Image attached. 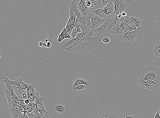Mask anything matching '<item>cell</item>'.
Here are the masks:
<instances>
[{"label": "cell", "mask_w": 160, "mask_h": 118, "mask_svg": "<svg viewBox=\"0 0 160 118\" xmlns=\"http://www.w3.org/2000/svg\"><path fill=\"white\" fill-rule=\"evenodd\" d=\"M4 90L5 96L8 101V107L11 106L20 105L18 103L19 99L18 98L15 94L13 95L11 94L5 86L4 88Z\"/></svg>", "instance_id": "9c48e42d"}, {"label": "cell", "mask_w": 160, "mask_h": 118, "mask_svg": "<svg viewBox=\"0 0 160 118\" xmlns=\"http://www.w3.org/2000/svg\"><path fill=\"white\" fill-rule=\"evenodd\" d=\"M82 21V18L76 17V20L75 26H79Z\"/></svg>", "instance_id": "f35d334b"}, {"label": "cell", "mask_w": 160, "mask_h": 118, "mask_svg": "<svg viewBox=\"0 0 160 118\" xmlns=\"http://www.w3.org/2000/svg\"><path fill=\"white\" fill-rule=\"evenodd\" d=\"M131 22L134 26L136 27L137 29L141 27V21L139 18L132 16L130 17Z\"/></svg>", "instance_id": "cb8c5ba5"}, {"label": "cell", "mask_w": 160, "mask_h": 118, "mask_svg": "<svg viewBox=\"0 0 160 118\" xmlns=\"http://www.w3.org/2000/svg\"><path fill=\"white\" fill-rule=\"evenodd\" d=\"M29 118H36L35 116H34V115H32L31 114V115H30V116L29 117Z\"/></svg>", "instance_id": "f5cc1de1"}, {"label": "cell", "mask_w": 160, "mask_h": 118, "mask_svg": "<svg viewBox=\"0 0 160 118\" xmlns=\"http://www.w3.org/2000/svg\"><path fill=\"white\" fill-rule=\"evenodd\" d=\"M27 96L28 99L29 100L30 103L34 102L36 97L35 94L27 95Z\"/></svg>", "instance_id": "836d02e7"}, {"label": "cell", "mask_w": 160, "mask_h": 118, "mask_svg": "<svg viewBox=\"0 0 160 118\" xmlns=\"http://www.w3.org/2000/svg\"><path fill=\"white\" fill-rule=\"evenodd\" d=\"M65 39L63 35L60 34L58 36V38L57 41L59 43H61L62 41H63Z\"/></svg>", "instance_id": "ab89813d"}, {"label": "cell", "mask_w": 160, "mask_h": 118, "mask_svg": "<svg viewBox=\"0 0 160 118\" xmlns=\"http://www.w3.org/2000/svg\"><path fill=\"white\" fill-rule=\"evenodd\" d=\"M103 8L104 11L106 14L112 15L114 11V4L111 2Z\"/></svg>", "instance_id": "603a6c76"}, {"label": "cell", "mask_w": 160, "mask_h": 118, "mask_svg": "<svg viewBox=\"0 0 160 118\" xmlns=\"http://www.w3.org/2000/svg\"><path fill=\"white\" fill-rule=\"evenodd\" d=\"M112 26L109 19L103 23L100 27L94 29V32L92 37L96 38L97 43L99 44L101 42L105 37H109L112 34Z\"/></svg>", "instance_id": "3957f363"}, {"label": "cell", "mask_w": 160, "mask_h": 118, "mask_svg": "<svg viewBox=\"0 0 160 118\" xmlns=\"http://www.w3.org/2000/svg\"><path fill=\"white\" fill-rule=\"evenodd\" d=\"M40 118H51V115L49 113L47 112L43 116H41Z\"/></svg>", "instance_id": "b9f144b4"}, {"label": "cell", "mask_w": 160, "mask_h": 118, "mask_svg": "<svg viewBox=\"0 0 160 118\" xmlns=\"http://www.w3.org/2000/svg\"><path fill=\"white\" fill-rule=\"evenodd\" d=\"M123 118H135V115H133V113H127L123 116Z\"/></svg>", "instance_id": "74e56055"}, {"label": "cell", "mask_w": 160, "mask_h": 118, "mask_svg": "<svg viewBox=\"0 0 160 118\" xmlns=\"http://www.w3.org/2000/svg\"><path fill=\"white\" fill-rule=\"evenodd\" d=\"M126 17H123L118 18L114 17L113 16L111 17L110 20V22L111 26H120L123 23L125 22Z\"/></svg>", "instance_id": "ffe728a7"}, {"label": "cell", "mask_w": 160, "mask_h": 118, "mask_svg": "<svg viewBox=\"0 0 160 118\" xmlns=\"http://www.w3.org/2000/svg\"><path fill=\"white\" fill-rule=\"evenodd\" d=\"M34 94H35L36 97L34 103L37 105V108L38 111L40 113L42 116H43L47 112L45 109L43 104V101L45 99L43 97L40 96L39 92H37L36 90L34 92Z\"/></svg>", "instance_id": "ba28073f"}, {"label": "cell", "mask_w": 160, "mask_h": 118, "mask_svg": "<svg viewBox=\"0 0 160 118\" xmlns=\"http://www.w3.org/2000/svg\"><path fill=\"white\" fill-rule=\"evenodd\" d=\"M1 73V74H0V80H1L3 79L4 78V76L3 75V72H2V70H1V73Z\"/></svg>", "instance_id": "7dc6e473"}, {"label": "cell", "mask_w": 160, "mask_h": 118, "mask_svg": "<svg viewBox=\"0 0 160 118\" xmlns=\"http://www.w3.org/2000/svg\"><path fill=\"white\" fill-rule=\"evenodd\" d=\"M8 109L12 113L13 118H18L20 113L23 110H24L20 105L15 106H11L9 107Z\"/></svg>", "instance_id": "e0dca14e"}, {"label": "cell", "mask_w": 160, "mask_h": 118, "mask_svg": "<svg viewBox=\"0 0 160 118\" xmlns=\"http://www.w3.org/2000/svg\"><path fill=\"white\" fill-rule=\"evenodd\" d=\"M153 51L154 54L157 57L160 58V44L157 41L154 45Z\"/></svg>", "instance_id": "83f0119b"}, {"label": "cell", "mask_w": 160, "mask_h": 118, "mask_svg": "<svg viewBox=\"0 0 160 118\" xmlns=\"http://www.w3.org/2000/svg\"><path fill=\"white\" fill-rule=\"evenodd\" d=\"M69 15H70V17H69L66 25L75 26L76 20L77 17L75 14H73Z\"/></svg>", "instance_id": "484cf974"}, {"label": "cell", "mask_w": 160, "mask_h": 118, "mask_svg": "<svg viewBox=\"0 0 160 118\" xmlns=\"http://www.w3.org/2000/svg\"><path fill=\"white\" fill-rule=\"evenodd\" d=\"M89 118H123V116L117 109L109 106L100 108L95 113L93 116Z\"/></svg>", "instance_id": "5b68a950"}, {"label": "cell", "mask_w": 160, "mask_h": 118, "mask_svg": "<svg viewBox=\"0 0 160 118\" xmlns=\"http://www.w3.org/2000/svg\"><path fill=\"white\" fill-rule=\"evenodd\" d=\"M124 1L127 2V3H131L132 4H134V3L133 1H132V0H124Z\"/></svg>", "instance_id": "681fc988"}, {"label": "cell", "mask_w": 160, "mask_h": 118, "mask_svg": "<svg viewBox=\"0 0 160 118\" xmlns=\"http://www.w3.org/2000/svg\"><path fill=\"white\" fill-rule=\"evenodd\" d=\"M78 41L77 38L71 39L70 40L62 41L60 43L59 47L61 49L65 50L66 48L70 47L73 43L77 42Z\"/></svg>", "instance_id": "d6986e66"}, {"label": "cell", "mask_w": 160, "mask_h": 118, "mask_svg": "<svg viewBox=\"0 0 160 118\" xmlns=\"http://www.w3.org/2000/svg\"><path fill=\"white\" fill-rule=\"evenodd\" d=\"M69 15L75 14L76 17L82 18L83 15L79 11L77 3L76 0H73L69 6Z\"/></svg>", "instance_id": "9a60e30c"}, {"label": "cell", "mask_w": 160, "mask_h": 118, "mask_svg": "<svg viewBox=\"0 0 160 118\" xmlns=\"http://www.w3.org/2000/svg\"><path fill=\"white\" fill-rule=\"evenodd\" d=\"M74 93L80 95L83 92L87 91L89 89L86 85L84 84L79 85L76 87L72 88Z\"/></svg>", "instance_id": "7402d4cb"}, {"label": "cell", "mask_w": 160, "mask_h": 118, "mask_svg": "<svg viewBox=\"0 0 160 118\" xmlns=\"http://www.w3.org/2000/svg\"><path fill=\"white\" fill-rule=\"evenodd\" d=\"M101 2L102 7L103 8L111 3V0H101Z\"/></svg>", "instance_id": "8d00e7d4"}, {"label": "cell", "mask_w": 160, "mask_h": 118, "mask_svg": "<svg viewBox=\"0 0 160 118\" xmlns=\"http://www.w3.org/2000/svg\"><path fill=\"white\" fill-rule=\"evenodd\" d=\"M120 26L124 29H126L129 27L128 24H127L126 23H125V22L123 23L122 24L120 25Z\"/></svg>", "instance_id": "ee69618b"}, {"label": "cell", "mask_w": 160, "mask_h": 118, "mask_svg": "<svg viewBox=\"0 0 160 118\" xmlns=\"http://www.w3.org/2000/svg\"><path fill=\"white\" fill-rule=\"evenodd\" d=\"M43 47L47 48V43H43Z\"/></svg>", "instance_id": "db71d44e"}, {"label": "cell", "mask_w": 160, "mask_h": 118, "mask_svg": "<svg viewBox=\"0 0 160 118\" xmlns=\"http://www.w3.org/2000/svg\"><path fill=\"white\" fill-rule=\"evenodd\" d=\"M67 33H68V32H67V30L65 27V28H64L63 29H62V31L61 32V33L60 34H62V35H64V34H65Z\"/></svg>", "instance_id": "f6af8a7d"}, {"label": "cell", "mask_w": 160, "mask_h": 118, "mask_svg": "<svg viewBox=\"0 0 160 118\" xmlns=\"http://www.w3.org/2000/svg\"><path fill=\"white\" fill-rule=\"evenodd\" d=\"M82 32V30L80 28L79 26H75L72 32L70 35L71 36L72 38V39L75 38L76 35H77V34L78 33H81Z\"/></svg>", "instance_id": "4316f807"}, {"label": "cell", "mask_w": 160, "mask_h": 118, "mask_svg": "<svg viewBox=\"0 0 160 118\" xmlns=\"http://www.w3.org/2000/svg\"><path fill=\"white\" fill-rule=\"evenodd\" d=\"M123 11H114L112 15L114 17L120 18L123 17L122 13Z\"/></svg>", "instance_id": "1f68e13d"}, {"label": "cell", "mask_w": 160, "mask_h": 118, "mask_svg": "<svg viewBox=\"0 0 160 118\" xmlns=\"http://www.w3.org/2000/svg\"><path fill=\"white\" fill-rule=\"evenodd\" d=\"M94 32V29L86 30L81 33H78L75 38L83 41L90 40L92 38Z\"/></svg>", "instance_id": "30bf717a"}, {"label": "cell", "mask_w": 160, "mask_h": 118, "mask_svg": "<svg viewBox=\"0 0 160 118\" xmlns=\"http://www.w3.org/2000/svg\"><path fill=\"white\" fill-rule=\"evenodd\" d=\"M110 39L109 38V37H106L104 38L103 39V40H102L103 42L105 44L108 43L110 42Z\"/></svg>", "instance_id": "7bdbcfd3"}, {"label": "cell", "mask_w": 160, "mask_h": 118, "mask_svg": "<svg viewBox=\"0 0 160 118\" xmlns=\"http://www.w3.org/2000/svg\"><path fill=\"white\" fill-rule=\"evenodd\" d=\"M82 21L79 25L82 32L86 30L92 29V23L91 20L87 16H83Z\"/></svg>", "instance_id": "7c38bea8"}, {"label": "cell", "mask_w": 160, "mask_h": 118, "mask_svg": "<svg viewBox=\"0 0 160 118\" xmlns=\"http://www.w3.org/2000/svg\"><path fill=\"white\" fill-rule=\"evenodd\" d=\"M94 0H86L85 1L86 4L88 7L90 8H92L94 5Z\"/></svg>", "instance_id": "e575fe53"}, {"label": "cell", "mask_w": 160, "mask_h": 118, "mask_svg": "<svg viewBox=\"0 0 160 118\" xmlns=\"http://www.w3.org/2000/svg\"><path fill=\"white\" fill-rule=\"evenodd\" d=\"M54 109L59 114H63L66 111V108L61 104H57L54 107Z\"/></svg>", "instance_id": "d4e9b609"}, {"label": "cell", "mask_w": 160, "mask_h": 118, "mask_svg": "<svg viewBox=\"0 0 160 118\" xmlns=\"http://www.w3.org/2000/svg\"><path fill=\"white\" fill-rule=\"evenodd\" d=\"M47 48H50L52 46V44L50 42H48L47 43Z\"/></svg>", "instance_id": "c3c4849f"}, {"label": "cell", "mask_w": 160, "mask_h": 118, "mask_svg": "<svg viewBox=\"0 0 160 118\" xmlns=\"http://www.w3.org/2000/svg\"><path fill=\"white\" fill-rule=\"evenodd\" d=\"M44 43L43 42L40 41L39 42V46H40V47H43V45Z\"/></svg>", "instance_id": "816d5d0a"}, {"label": "cell", "mask_w": 160, "mask_h": 118, "mask_svg": "<svg viewBox=\"0 0 160 118\" xmlns=\"http://www.w3.org/2000/svg\"><path fill=\"white\" fill-rule=\"evenodd\" d=\"M138 85L142 89H146L151 91L158 89L160 83L154 81H147L139 78L138 80Z\"/></svg>", "instance_id": "8992f818"}, {"label": "cell", "mask_w": 160, "mask_h": 118, "mask_svg": "<svg viewBox=\"0 0 160 118\" xmlns=\"http://www.w3.org/2000/svg\"><path fill=\"white\" fill-rule=\"evenodd\" d=\"M143 33V29L141 26L134 31L125 32L122 35L116 37V40L125 49L129 51L142 40Z\"/></svg>", "instance_id": "6da1fadb"}, {"label": "cell", "mask_w": 160, "mask_h": 118, "mask_svg": "<svg viewBox=\"0 0 160 118\" xmlns=\"http://www.w3.org/2000/svg\"><path fill=\"white\" fill-rule=\"evenodd\" d=\"M158 42L159 44H160V40L159 41H157Z\"/></svg>", "instance_id": "9f6ffc18"}, {"label": "cell", "mask_w": 160, "mask_h": 118, "mask_svg": "<svg viewBox=\"0 0 160 118\" xmlns=\"http://www.w3.org/2000/svg\"><path fill=\"white\" fill-rule=\"evenodd\" d=\"M159 114H160V110L159 111Z\"/></svg>", "instance_id": "680465c9"}, {"label": "cell", "mask_w": 160, "mask_h": 118, "mask_svg": "<svg viewBox=\"0 0 160 118\" xmlns=\"http://www.w3.org/2000/svg\"><path fill=\"white\" fill-rule=\"evenodd\" d=\"M75 27V26H68V25H66V28L67 32L70 34L72 32L73 30Z\"/></svg>", "instance_id": "d590c367"}, {"label": "cell", "mask_w": 160, "mask_h": 118, "mask_svg": "<svg viewBox=\"0 0 160 118\" xmlns=\"http://www.w3.org/2000/svg\"><path fill=\"white\" fill-rule=\"evenodd\" d=\"M29 86L26 90L27 95H32L34 94L36 86L33 84H29Z\"/></svg>", "instance_id": "f546056e"}, {"label": "cell", "mask_w": 160, "mask_h": 118, "mask_svg": "<svg viewBox=\"0 0 160 118\" xmlns=\"http://www.w3.org/2000/svg\"><path fill=\"white\" fill-rule=\"evenodd\" d=\"M25 103L26 105H29L30 103V101L28 99H26V100H24Z\"/></svg>", "instance_id": "f907efd6"}, {"label": "cell", "mask_w": 160, "mask_h": 118, "mask_svg": "<svg viewBox=\"0 0 160 118\" xmlns=\"http://www.w3.org/2000/svg\"><path fill=\"white\" fill-rule=\"evenodd\" d=\"M101 8H103V7L102 6L101 0H100L98 1H94L93 7L90 9V10H97Z\"/></svg>", "instance_id": "f1b7e54d"}, {"label": "cell", "mask_w": 160, "mask_h": 118, "mask_svg": "<svg viewBox=\"0 0 160 118\" xmlns=\"http://www.w3.org/2000/svg\"><path fill=\"white\" fill-rule=\"evenodd\" d=\"M12 85L13 87L14 91L18 99L23 100L28 99L26 91L21 89L19 87L16 86L15 85Z\"/></svg>", "instance_id": "5bb4252c"}, {"label": "cell", "mask_w": 160, "mask_h": 118, "mask_svg": "<svg viewBox=\"0 0 160 118\" xmlns=\"http://www.w3.org/2000/svg\"><path fill=\"white\" fill-rule=\"evenodd\" d=\"M154 118H160V115L159 114V111H157L156 114Z\"/></svg>", "instance_id": "bcb514c9"}, {"label": "cell", "mask_w": 160, "mask_h": 118, "mask_svg": "<svg viewBox=\"0 0 160 118\" xmlns=\"http://www.w3.org/2000/svg\"><path fill=\"white\" fill-rule=\"evenodd\" d=\"M31 113L27 111H26L23 110L20 113L18 118H29Z\"/></svg>", "instance_id": "4dcf8cb0"}, {"label": "cell", "mask_w": 160, "mask_h": 118, "mask_svg": "<svg viewBox=\"0 0 160 118\" xmlns=\"http://www.w3.org/2000/svg\"><path fill=\"white\" fill-rule=\"evenodd\" d=\"M155 24L156 29L160 32V16L155 20Z\"/></svg>", "instance_id": "d6a6232c"}, {"label": "cell", "mask_w": 160, "mask_h": 118, "mask_svg": "<svg viewBox=\"0 0 160 118\" xmlns=\"http://www.w3.org/2000/svg\"><path fill=\"white\" fill-rule=\"evenodd\" d=\"M98 44L95 38H92L90 40L84 41L79 40L72 44L70 47L67 48L65 51L71 52H82L94 49L98 47Z\"/></svg>", "instance_id": "7a4b0ae2"}, {"label": "cell", "mask_w": 160, "mask_h": 118, "mask_svg": "<svg viewBox=\"0 0 160 118\" xmlns=\"http://www.w3.org/2000/svg\"><path fill=\"white\" fill-rule=\"evenodd\" d=\"M84 84L86 85L89 89L92 87V84L89 81L83 78H76L72 88H73L79 85Z\"/></svg>", "instance_id": "ac0fdd59"}, {"label": "cell", "mask_w": 160, "mask_h": 118, "mask_svg": "<svg viewBox=\"0 0 160 118\" xmlns=\"http://www.w3.org/2000/svg\"><path fill=\"white\" fill-rule=\"evenodd\" d=\"M87 17L91 20L92 25V29H95L100 27L103 23L109 19L107 18H101L98 16L90 13Z\"/></svg>", "instance_id": "52a82bcc"}, {"label": "cell", "mask_w": 160, "mask_h": 118, "mask_svg": "<svg viewBox=\"0 0 160 118\" xmlns=\"http://www.w3.org/2000/svg\"><path fill=\"white\" fill-rule=\"evenodd\" d=\"M29 105H31L32 108H33V109L34 110H35L37 112H38V111L37 109V105L36 104L34 103H29Z\"/></svg>", "instance_id": "60d3db41"}, {"label": "cell", "mask_w": 160, "mask_h": 118, "mask_svg": "<svg viewBox=\"0 0 160 118\" xmlns=\"http://www.w3.org/2000/svg\"><path fill=\"white\" fill-rule=\"evenodd\" d=\"M94 1H100V0H94Z\"/></svg>", "instance_id": "6f0895ef"}, {"label": "cell", "mask_w": 160, "mask_h": 118, "mask_svg": "<svg viewBox=\"0 0 160 118\" xmlns=\"http://www.w3.org/2000/svg\"><path fill=\"white\" fill-rule=\"evenodd\" d=\"M90 12L94 15H98L101 18H107L110 19L112 15L106 14L103 10V8L97 9V10H90Z\"/></svg>", "instance_id": "2e32d148"}, {"label": "cell", "mask_w": 160, "mask_h": 118, "mask_svg": "<svg viewBox=\"0 0 160 118\" xmlns=\"http://www.w3.org/2000/svg\"><path fill=\"white\" fill-rule=\"evenodd\" d=\"M77 3L79 11L84 16H87L90 12V9L88 7L86 4L85 0H76Z\"/></svg>", "instance_id": "8fae6325"}, {"label": "cell", "mask_w": 160, "mask_h": 118, "mask_svg": "<svg viewBox=\"0 0 160 118\" xmlns=\"http://www.w3.org/2000/svg\"><path fill=\"white\" fill-rule=\"evenodd\" d=\"M45 42H46V43H47L48 42V40L47 39H46L45 40Z\"/></svg>", "instance_id": "11a10c76"}, {"label": "cell", "mask_w": 160, "mask_h": 118, "mask_svg": "<svg viewBox=\"0 0 160 118\" xmlns=\"http://www.w3.org/2000/svg\"><path fill=\"white\" fill-rule=\"evenodd\" d=\"M114 11H124L127 4L124 0H115L114 4Z\"/></svg>", "instance_id": "44dd1931"}, {"label": "cell", "mask_w": 160, "mask_h": 118, "mask_svg": "<svg viewBox=\"0 0 160 118\" xmlns=\"http://www.w3.org/2000/svg\"><path fill=\"white\" fill-rule=\"evenodd\" d=\"M8 84L10 85H14L18 87L21 88L23 89L26 91L29 85H28L23 81L22 78L21 77L16 78L14 81H12L9 80Z\"/></svg>", "instance_id": "4fadbf2b"}, {"label": "cell", "mask_w": 160, "mask_h": 118, "mask_svg": "<svg viewBox=\"0 0 160 118\" xmlns=\"http://www.w3.org/2000/svg\"><path fill=\"white\" fill-rule=\"evenodd\" d=\"M140 78L147 81H154L160 83V69L153 66L144 69Z\"/></svg>", "instance_id": "277c9868"}]
</instances>
